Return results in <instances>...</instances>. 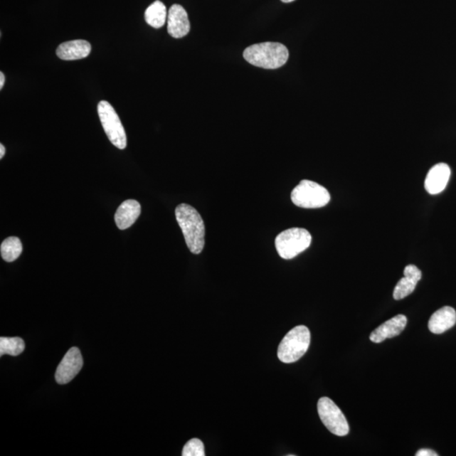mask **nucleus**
<instances>
[{
	"mask_svg": "<svg viewBox=\"0 0 456 456\" xmlns=\"http://www.w3.org/2000/svg\"><path fill=\"white\" fill-rule=\"evenodd\" d=\"M176 219L181 228L185 242L193 254L198 255L205 247L204 221L193 206L181 204L175 210Z\"/></svg>",
	"mask_w": 456,
	"mask_h": 456,
	"instance_id": "f257e3e1",
	"label": "nucleus"
},
{
	"mask_svg": "<svg viewBox=\"0 0 456 456\" xmlns=\"http://www.w3.org/2000/svg\"><path fill=\"white\" fill-rule=\"evenodd\" d=\"M243 58L252 65L275 70L286 64L289 52L282 43H262L247 48L243 52Z\"/></svg>",
	"mask_w": 456,
	"mask_h": 456,
	"instance_id": "f03ea898",
	"label": "nucleus"
},
{
	"mask_svg": "<svg viewBox=\"0 0 456 456\" xmlns=\"http://www.w3.org/2000/svg\"><path fill=\"white\" fill-rule=\"evenodd\" d=\"M309 345L310 332L308 327H296L291 329L280 343L278 359L284 364L295 363L306 354Z\"/></svg>",
	"mask_w": 456,
	"mask_h": 456,
	"instance_id": "7ed1b4c3",
	"label": "nucleus"
},
{
	"mask_svg": "<svg viewBox=\"0 0 456 456\" xmlns=\"http://www.w3.org/2000/svg\"><path fill=\"white\" fill-rule=\"evenodd\" d=\"M293 204L305 209L322 208L331 201L327 189L310 180H302L291 193Z\"/></svg>",
	"mask_w": 456,
	"mask_h": 456,
	"instance_id": "20e7f679",
	"label": "nucleus"
},
{
	"mask_svg": "<svg viewBox=\"0 0 456 456\" xmlns=\"http://www.w3.org/2000/svg\"><path fill=\"white\" fill-rule=\"evenodd\" d=\"M312 236L308 230L293 228L285 230L275 238V245L280 256L284 260H291L308 248Z\"/></svg>",
	"mask_w": 456,
	"mask_h": 456,
	"instance_id": "39448f33",
	"label": "nucleus"
},
{
	"mask_svg": "<svg viewBox=\"0 0 456 456\" xmlns=\"http://www.w3.org/2000/svg\"><path fill=\"white\" fill-rule=\"evenodd\" d=\"M97 112L103 129L110 142L120 150L127 147V137L114 107L107 101L98 103Z\"/></svg>",
	"mask_w": 456,
	"mask_h": 456,
	"instance_id": "423d86ee",
	"label": "nucleus"
},
{
	"mask_svg": "<svg viewBox=\"0 0 456 456\" xmlns=\"http://www.w3.org/2000/svg\"><path fill=\"white\" fill-rule=\"evenodd\" d=\"M318 413L324 425L337 436H346L349 433V425L341 409L328 397L319 400Z\"/></svg>",
	"mask_w": 456,
	"mask_h": 456,
	"instance_id": "0eeeda50",
	"label": "nucleus"
},
{
	"mask_svg": "<svg viewBox=\"0 0 456 456\" xmlns=\"http://www.w3.org/2000/svg\"><path fill=\"white\" fill-rule=\"evenodd\" d=\"M83 367V359L78 347H72L58 366L55 379L60 385H65L72 381Z\"/></svg>",
	"mask_w": 456,
	"mask_h": 456,
	"instance_id": "6e6552de",
	"label": "nucleus"
},
{
	"mask_svg": "<svg viewBox=\"0 0 456 456\" xmlns=\"http://www.w3.org/2000/svg\"><path fill=\"white\" fill-rule=\"evenodd\" d=\"M191 31L188 14L179 4L171 6L168 15V31L171 37L182 38Z\"/></svg>",
	"mask_w": 456,
	"mask_h": 456,
	"instance_id": "1a4fd4ad",
	"label": "nucleus"
},
{
	"mask_svg": "<svg viewBox=\"0 0 456 456\" xmlns=\"http://www.w3.org/2000/svg\"><path fill=\"white\" fill-rule=\"evenodd\" d=\"M451 171L450 166L445 164H439L433 166L428 171L425 183L428 193L430 195H438L445 191L450 178Z\"/></svg>",
	"mask_w": 456,
	"mask_h": 456,
	"instance_id": "9d476101",
	"label": "nucleus"
},
{
	"mask_svg": "<svg viewBox=\"0 0 456 456\" xmlns=\"http://www.w3.org/2000/svg\"><path fill=\"white\" fill-rule=\"evenodd\" d=\"M408 319L405 315L398 314L386 322L381 324L370 335V341L374 343H381L387 338H393L399 336L405 328Z\"/></svg>",
	"mask_w": 456,
	"mask_h": 456,
	"instance_id": "9b49d317",
	"label": "nucleus"
},
{
	"mask_svg": "<svg viewBox=\"0 0 456 456\" xmlns=\"http://www.w3.org/2000/svg\"><path fill=\"white\" fill-rule=\"evenodd\" d=\"M92 51V45L85 40H73L63 43L56 54L62 60H78L87 58Z\"/></svg>",
	"mask_w": 456,
	"mask_h": 456,
	"instance_id": "f8f14e48",
	"label": "nucleus"
},
{
	"mask_svg": "<svg viewBox=\"0 0 456 456\" xmlns=\"http://www.w3.org/2000/svg\"><path fill=\"white\" fill-rule=\"evenodd\" d=\"M142 207L134 200H127L122 203L115 215L117 227L125 230L131 227L141 215Z\"/></svg>",
	"mask_w": 456,
	"mask_h": 456,
	"instance_id": "ddd939ff",
	"label": "nucleus"
},
{
	"mask_svg": "<svg viewBox=\"0 0 456 456\" xmlns=\"http://www.w3.org/2000/svg\"><path fill=\"white\" fill-rule=\"evenodd\" d=\"M456 323V312L451 307L446 306L431 316L428 329L433 334H442L452 328Z\"/></svg>",
	"mask_w": 456,
	"mask_h": 456,
	"instance_id": "4468645a",
	"label": "nucleus"
},
{
	"mask_svg": "<svg viewBox=\"0 0 456 456\" xmlns=\"http://www.w3.org/2000/svg\"><path fill=\"white\" fill-rule=\"evenodd\" d=\"M168 15L164 4L157 0L147 9L144 12V19L148 25L158 29L164 26Z\"/></svg>",
	"mask_w": 456,
	"mask_h": 456,
	"instance_id": "2eb2a0df",
	"label": "nucleus"
},
{
	"mask_svg": "<svg viewBox=\"0 0 456 456\" xmlns=\"http://www.w3.org/2000/svg\"><path fill=\"white\" fill-rule=\"evenodd\" d=\"M22 243L20 238L10 237L6 239L0 247V253L4 260L13 262L19 258L22 253Z\"/></svg>",
	"mask_w": 456,
	"mask_h": 456,
	"instance_id": "dca6fc26",
	"label": "nucleus"
},
{
	"mask_svg": "<svg viewBox=\"0 0 456 456\" xmlns=\"http://www.w3.org/2000/svg\"><path fill=\"white\" fill-rule=\"evenodd\" d=\"M25 350V342L20 337L0 338V356L9 354L16 356Z\"/></svg>",
	"mask_w": 456,
	"mask_h": 456,
	"instance_id": "f3484780",
	"label": "nucleus"
},
{
	"mask_svg": "<svg viewBox=\"0 0 456 456\" xmlns=\"http://www.w3.org/2000/svg\"><path fill=\"white\" fill-rule=\"evenodd\" d=\"M418 283V282L414 281L413 279L408 277L401 278L396 284L394 292H393V297H394L396 300L405 299V297L412 295Z\"/></svg>",
	"mask_w": 456,
	"mask_h": 456,
	"instance_id": "a211bd4d",
	"label": "nucleus"
},
{
	"mask_svg": "<svg viewBox=\"0 0 456 456\" xmlns=\"http://www.w3.org/2000/svg\"><path fill=\"white\" fill-rule=\"evenodd\" d=\"M183 456H205V446L203 442L198 439H192L184 445Z\"/></svg>",
	"mask_w": 456,
	"mask_h": 456,
	"instance_id": "6ab92c4d",
	"label": "nucleus"
},
{
	"mask_svg": "<svg viewBox=\"0 0 456 456\" xmlns=\"http://www.w3.org/2000/svg\"><path fill=\"white\" fill-rule=\"evenodd\" d=\"M404 277L412 278L418 282L422 278V272L416 265H409L404 269Z\"/></svg>",
	"mask_w": 456,
	"mask_h": 456,
	"instance_id": "aec40b11",
	"label": "nucleus"
},
{
	"mask_svg": "<svg viewBox=\"0 0 456 456\" xmlns=\"http://www.w3.org/2000/svg\"><path fill=\"white\" fill-rule=\"evenodd\" d=\"M417 456H438V455L435 451H433L432 450H428V449H422L418 451Z\"/></svg>",
	"mask_w": 456,
	"mask_h": 456,
	"instance_id": "412c9836",
	"label": "nucleus"
},
{
	"mask_svg": "<svg viewBox=\"0 0 456 456\" xmlns=\"http://www.w3.org/2000/svg\"><path fill=\"white\" fill-rule=\"evenodd\" d=\"M4 83H6V78H4V73L1 72L0 73V89L3 88Z\"/></svg>",
	"mask_w": 456,
	"mask_h": 456,
	"instance_id": "4be33fe9",
	"label": "nucleus"
},
{
	"mask_svg": "<svg viewBox=\"0 0 456 456\" xmlns=\"http://www.w3.org/2000/svg\"><path fill=\"white\" fill-rule=\"evenodd\" d=\"M4 154H6V148L3 146V144H0V158L4 157Z\"/></svg>",
	"mask_w": 456,
	"mask_h": 456,
	"instance_id": "5701e85b",
	"label": "nucleus"
},
{
	"mask_svg": "<svg viewBox=\"0 0 456 456\" xmlns=\"http://www.w3.org/2000/svg\"><path fill=\"white\" fill-rule=\"evenodd\" d=\"M283 3H291L292 1H295V0H281Z\"/></svg>",
	"mask_w": 456,
	"mask_h": 456,
	"instance_id": "b1692460",
	"label": "nucleus"
}]
</instances>
